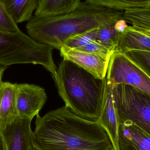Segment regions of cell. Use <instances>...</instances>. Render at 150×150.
Here are the masks:
<instances>
[{
  "label": "cell",
  "instance_id": "obj_1",
  "mask_svg": "<svg viewBox=\"0 0 150 150\" xmlns=\"http://www.w3.org/2000/svg\"><path fill=\"white\" fill-rule=\"evenodd\" d=\"M33 133L43 150H113L98 122L78 116L66 106L36 115Z\"/></svg>",
  "mask_w": 150,
  "mask_h": 150
},
{
  "label": "cell",
  "instance_id": "obj_2",
  "mask_svg": "<svg viewBox=\"0 0 150 150\" xmlns=\"http://www.w3.org/2000/svg\"><path fill=\"white\" fill-rule=\"evenodd\" d=\"M124 12L85 1L69 13L53 16H33L27 23L26 29L29 36L35 41L60 50L72 37L124 19Z\"/></svg>",
  "mask_w": 150,
  "mask_h": 150
},
{
  "label": "cell",
  "instance_id": "obj_3",
  "mask_svg": "<svg viewBox=\"0 0 150 150\" xmlns=\"http://www.w3.org/2000/svg\"><path fill=\"white\" fill-rule=\"evenodd\" d=\"M54 81L66 106L81 118L98 121L106 89V77H96L73 62L63 59Z\"/></svg>",
  "mask_w": 150,
  "mask_h": 150
},
{
  "label": "cell",
  "instance_id": "obj_4",
  "mask_svg": "<svg viewBox=\"0 0 150 150\" xmlns=\"http://www.w3.org/2000/svg\"><path fill=\"white\" fill-rule=\"evenodd\" d=\"M54 47L37 42L22 31L9 33L0 31V66L39 64L56 78L57 68L52 56Z\"/></svg>",
  "mask_w": 150,
  "mask_h": 150
},
{
  "label": "cell",
  "instance_id": "obj_5",
  "mask_svg": "<svg viewBox=\"0 0 150 150\" xmlns=\"http://www.w3.org/2000/svg\"><path fill=\"white\" fill-rule=\"evenodd\" d=\"M112 87L119 125L131 121L150 135V95L127 84Z\"/></svg>",
  "mask_w": 150,
  "mask_h": 150
},
{
  "label": "cell",
  "instance_id": "obj_6",
  "mask_svg": "<svg viewBox=\"0 0 150 150\" xmlns=\"http://www.w3.org/2000/svg\"><path fill=\"white\" fill-rule=\"evenodd\" d=\"M106 75L108 83L112 86L117 84H127L150 95V77L124 53H113Z\"/></svg>",
  "mask_w": 150,
  "mask_h": 150
},
{
  "label": "cell",
  "instance_id": "obj_7",
  "mask_svg": "<svg viewBox=\"0 0 150 150\" xmlns=\"http://www.w3.org/2000/svg\"><path fill=\"white\" fill-rule=\"evenodd\" d=\"M47 99L44 88L30 84H17L16 105L17 116L33 119L34 116L39 114Z\"/></svg>",
  "mask_w": 150,
  "mask_h": 150
},
{
  "label": "cell",
  "instance_id": "obj_8",
  "mask_svg": "<svg viewBox=\"0 0 150 150\" xmlns=\"http://www.w3.org/2000/svg\"><path fill=\"white\" fill-rule=\"evenodd\" d=\"M32 120L17 116L0 129L4 140L5 150H32L35 141L31 127Z\"/></svg>",
  "mask_w": 150,
  "mask_h": 150
},
{
  "label": "cell",
  "instance_id": "obj_9",
  "mask_svg": "<svg viewBox=\"0 0 150 150\" xmlns=\"http://www.w3.org/2000/svg\"><path fill=\"white\" fill-rule=\"evenodd\" d=\"M60 51L64 59L73 62L96 77L101 79L106 77L110 59L64 47Z\"/></svg>",
  "mask_w": 150,
  "mask_h": 150
},
{
  "label": "cell",
  "instance_id": "obj_10",
  "mask_svg": "<svg viewBox=\"0 0 150 150\" xmlns=\"http://www.w3.org/2000/svg\"><path fill=\"white\" fill-rule=\"evenodd\" d=\"M97 122L108 135L113 150H120L119 124L113 99L112 87L108 82L101 114Z\"/></svg>",
  "mask_w": 150,
  "mask_h": 150
},
{
  "label": "cell",
  "instance_id": "obj_11",
  "mask_svg": "<svg viewBox=\"0 0 150 150\" xmlns=\"http://www.w3.org/2000/svg\"><path fill=\"white\" fill-rule=\"evenodd\" d=\"M120 150H150V135L131 121L119 127Z\"/></svg>",
  "mask_w": 150,
  "mask_h": 150
},
{
  "label": "cell",
  "instance_id": "obj_12",
  "mask_svg": "<svg viewBox=\"0 0 150 150\" xmlns=\"http://www.w3.org/2000/svg\"><path fill=\"white\" fill-rule=\"evenodd\" d=\"M16 90L17 83L2 81L0 84V129L18 116Z\"/></svg>",
  "mask_w": 150,
  "mask_h": 150
},
{
  "label": "cell",
  "instance_id": "obj_13",
  "mask_svg": "<svg viewBox=\"0 0 150 150\" xmlns=\"http://www.w3.org/2000/svg\"><path fill=\"white\" fill-rule=\"evenodd\" d=\"M131 51L150 52V37L128 26L123 32L120 33L113 52L124 53Z\"/></svg>",
  "mask_w": 150,
  "mask_h": 150
},
{
  "label": "cell",
  "instance_id": "obj_14",
  "mask_svg": "<svg viewBox=\"0 0 150 150\" xmlns=\"http://www.w3.org/2000/svg\"><path fill=\"white\" fill-rule=\"evenodd\" d=\"M80 0H39L34 16H53L69 13L81 4Z\"/></svg>",
  "mask_w": 150,
  "mask_h": 150
},
{
  "label": "cell",
  "instance_id": "obj_15",
  "mask_svg": "<svg viewBox=\"0 0 150 150\" xmlns=\"http://www.w3.org/2000/svg\"><path fill=\"white\" fill-rule=\"evenodd\" d=\"M39 0H1L17 23L29 21L33 16Z\"/></svg>",
  "mask_w": 150,
  "mask_h": 150
},
{
  "label": "cell",
  "instance_id": "obj_16",
  "mask_svg": "<svg viewBox=\"0 0 150 150\" xmlns=\"http://www.w3.org/2000/svg\"><path fill=\"white\" fill-rule=\"evenodd\" d=\"M89 3L121 11L150 6V0H86Z\"/></svg>",
  "mask_w": 150,
  "mask_h": 150
},
{
  "label": "cell",
  "instance_id": "obj_17",
  "mask_svg": "<svg viewBox=\"0 0 150 150\" xmlns=\"http://www.w3.org/2000/svg\"><path fill=\"white\" fill-rule=\"evenodd\" d=\"M123 18L133 25V29L139 31H150V6L143 8L125 11Z\"/></svg>",
  "mask_w": 150,
  "mask_h": 150
},
{
  "label": "cell",
  "instance_id": "obj_18",
  "mask_svg": "<svg viewBox=\"0 0 150 150\" xmlns=\"http://www.w3.org/2000/svg\"><path fill=\"white\" fill-rule=\"evenodd\" d=\"M116 22L108 23L99 27L95 39L97 43L112 52L117 45L120 35L115 28Z\"/></svg>",
  "mask_w": 150,
  "mask_h": 150
},
{
  "label": "cell",
  "instance_id": "obj_19",
  "mask_svg": "<svg viewBox=\"0 0 150 150\" xmlns=\"http://www.w3.org/2000/svg\"><path fill=\"white\" fill-rule=\"evenodd\" d=\"M17 23L0 0V31L9 33L21 32Z\"/></svg>",
  "mask_w": 150,
  "mask_h": 150
},
{
  "label": "cell",
  "instance_id": "obj_20",
  "mask_svg": "<svg viewBox=\"0 0 150 150\" xmlns=\"http://www.w3.org/2000/svg\"><path fill=\"white\" fill-rule=\"evenodd\" d=\"M124 54L150 77V52L131 51Z\"/></svg>",
  "mask_w": 150,
  "mask_h": 150
},
{
  "label": "cell",
  "instance_id": "obj_21",
  "mask_svg": "<svg viewBox=\"0 0 150 150\" xmlns=\"http://www.w3.org/2000/svg\"><path fill=\"white\" fill-rule=\"evenodd\" d=\"M98 29H94L70 38L63 47L68 49H75L95 40Z\"/></svg>",
  "mask_w": 150,
  "mask_h": 150
},
{
  "label": "cell",
  "instance_id": "obj_22",
  "mask_svg": "<svg viewBox=\"0 0 150 150\" xmlns=\"http://www.w3.org/2000/svg\"><path fill=\"white\" fill-rule=\"evenodd\" d=\"M74 50L98 55L106 59H110L111 55L113 53L112 51L97 43L95 40L91 41L86 45L78 47Z\"/></svg>",
  "mask_w": 150,
  "mask_h": 150
},
{
  "label": "cell",
  "instance_id": "obj_23",
  "mask_svg": "<svg viewBox=\"0 0 150 150\" xmlns=\"http://www.w3.org/2000/svg\"><path fill=\"white\" fill-rule=\"evenodd\" d=\"M128 25L127 24V22L124 19L118 20L115 24V28L119 33L123 32L125 29Z\"/></svg>",
  "mask_w": 150,
  "mask_h": 150
},
{
  "label": "cell",
  "instance_id": "obj_24",
  "mask_svg": "<svg viewBox=\"0 0 150 150\" xmlns=\"http://www.w3.org/2000/svg\"><path fill=\"white\" fill-rule=\"evenodd\" d=\"M0 150H5L4 140L1 132H0Z\"/></svg>",
  "mask_w": 150,
  "mask_h": 150
},
{
  "label": "cell",
  "instance_id": "obj_25",
  "mask_svg": "<svg viewBox=\"0 0 150 150\" xmlns=\"http://www.w3.org/2000/svg\"><path fill=\"white\" fill-rule=\"evenodd\" d=\"M6 69V67L0 66V84L2 81V78L3 76L4 73Z\"/></svg>",
  "mask_w": 150,
  "mask_h": 150
},
{
  "label": "cell",
  "instance_id": "obj_26",
  "mask_svg": "<svg viewBox=\"0 0 150 150\" xmlns=\"http://www.w3.org/2000/svg\"><path fill=\"white\" fill-rule=\"evenodd\" d=\"M32 150H43L41 149V148L39 147L38 145L37 144V143L34 141V143L33 144L32 147Z\"/></svg>",
  "mask_w": 150,
  "mask_h": 150
},
{
  "label": "cell",
  "instance_id": "obj_27",
  "mask_svg": "<svg viewBox=\"0 0 150 150\" xmlns=\"http://www.w3.org/2000/svg\"><path fill=\"white\" fill-rule=\"evenodd\" d=\"M141 32L143 33L144 34L148 35V36L150 37V31H140Z\"/></svg>",
  "mask_w": 150,
  "mask_h": 150
}]
</instances>
